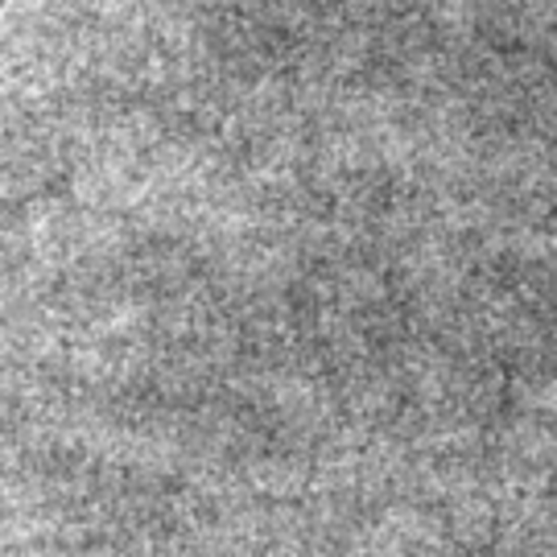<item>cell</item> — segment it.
<instances>
[{
    "instance_id": "cell-1",
    "label": "cell",
    "mask_w": 557,
    "mask_h": 557,
    "mask_svg": "<svg viewBox=\"0 0 557 557\" xmlns=\"http://www.w3.org/2000/svg\"><path fill=\"white\" fill-rule=\"evenodd\" d=\"M4 4H9V0H0V9H4Z\"/></svg>"
}]
</instances>
